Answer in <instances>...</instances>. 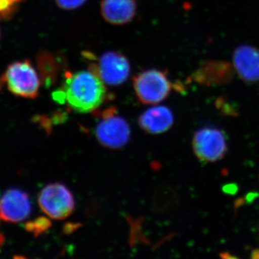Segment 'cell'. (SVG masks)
Segmentation results:
<instances>
[{
    "label": "cell",
    "instance_id": "obj_19",
    "mask_svg": "<svg viewBox=\"0 0 259 259\" xmlns=\"http://www.w3.org/2000/svg\"><path fill=\"white\" fill-rule=\"evenodd\" d=\"M221 256L224 258H236V256H234V255H231L229 253H221Z\"/></svg>",
    "mask_w": 259,
    "mask_h": 259
},
{
    "label": "cell",
    "instance_id": "obj_16",
    "mask_svg": "<svg viewBox=\"0 0 259 259\" xmlns=\"http://www.w3.org/2000/svg\"><path fill=\"white\" fill-rule=\"evenodd\" d=\"M238 190V185L234 183L227 184L223 187V192L225 194H229V195H235Z\"/></svg>",
    "mask_w": 259,
    "mask_h": 259
},
{
    "label": "cell",
    "instance_id": "obj_14",
    "mask_svg": "<svg viewBox=\"0 0 259 259\" xmlns=\"http://www.w3.org/2000/svg\"><path fill=\"white\" fill-rule=\"evenodd\" d=\"M51 223L46 218H40L35 221L29 223L26 226V228L28 231L32 232L34 234L38 235L42 232L47 231Z\"/></svg>",
    "mask_w": 259,
    "mask_h": 259
},
{
    "label": "cell",
    "instance_id": "obj_11",
    "mask_svg": "<svg viewBox=\"0 0 259 259\" xmlns=\"http://www.w3.org/2000/svg\"><path fill=\"white\" fill-rule=\"evenodd\" d=\"M139 122L145 132L151 134H162L173 125L174 115L168 107H153L140 116Z\"/></svg>",
    "mask_w": 259,
    "mask_h": 259
},
{
    "label": "cell",
    "instance_id": "obj_8",
    "mask_svg": "<svg viewBox=\"0 0 259 259\" xmlns=\"http://www.w3.org/2000/svg\"><path fill=\"white\" fill-rule=\"evenodd\" d=\"M31 212L28 194L18 189H11L0 198V218L10 223L27 219Z\"/></svg>",
    "mask_w": 259,
    "mask_h": 259
},
{
    "label": "cell",
    "instance_id": "obj_13",
    "mask_svg": "<svg viewBox=\"0 0 259 259\" xmlns=\"http://www.w3.org/2000/svg\"><path fill=\"white\" fill-rule=\"evenodd\" d=\"M22 0H0V19L11 18Z\"/></svg>",
    "mask_w": 259,
    "mask_h": 259
},
{
    "label": "cell",
    "instance_id": "obj_6",
    "mask_svg": "<svg viewBox=\"0 0 259 259\" xmlns=\"http://www.w3.org/2000/svg\"><path fill=\"white\" fill-rule=\"evenodd\" d=\"M42 212L54 220H64L75 208L74 196L66 186L54 183L42 189L38 197Z\"/></svg>",
    "mask_w": 259,
    "mask_h": 259
},
{
    "label": "cell",
    "instance_id": "obj_15",
    "mask_svg": "<svg viewBox=\"0 0 259 259\" xmlns=\"http://www.w3.org/2000/svg\"><path fill=\"white\" fill-rule=\"evenodd\" d=\"M58 6L61 9L71 10L79 8L87 0H56Z\"/></svg>",
    "mask_w": 259,
    "mask_h": 259
},
{
    "label": "cell",
    "instance_id": "obj_7",
    "mask_svg": "<svg viewBox=\"0 0 259 259\" xmlns=\"http://www.w3.org/2000/svg\"><path fill=\"white\" fill-rule=\"evenodd\" d=\"M89 70L98 75L106 84L118 86L128 78L131 66L125 56L116 51H108L102 54L97 64H91Z\"/></svg>",
    "mask_w": 259,
    "mask_h": 259
},
{
    "label": "cell",
    "instance_id": "obj_3",
    "mask_svg": "<svg viewBox=\"0 0 259 259\" xmlns=\"http://www.w3.org/2000/svg\"><path fill=\"white\" fill-rule=\"evenodd\" d=\"M12 93L25 98L35 99L38 95L40 79L31 63L16 61L8 66L4 76Z\"/></svg>",
    "mask_w": 259,
    "mask_h": 259
},
{
    "label": "cell",
    "instance_id": "obj_12",
    "mask_svg": "<svg viewBox=\"0 0 259 259\" xmlns=\"http://www.w3.org/2000/svg\"><path fill=\"white\" fill-rule=\"evenodd\" d=\"M61 61L59 58L51 52L42 51L37 57V69L42 81L50 87L57 81L61 70Z\"/></svg>",
    "mask_w": 259,
    "mask_h": 259
},
{
    "label": "cell",
    "instance_id": "obj_4",
    "mask_svg": "<svg viewBox=\"0 0 259 259\" xmlns=\"http://www.w3.org/2000/svg\"><path fill=\"white\" fill-rule=\"evenodd\" d=\"M100 115L102 120L95 128V136L99 143L111 149L125 146L131 138V129L127 121L116 115L115 107L107 109Z\"/></svg>",
    "mask_w": 259,
    "mask_h": 259
},
{
    "label": "cell",
    "instance_id": "obj_1",
    "mask_svg": "<svg viewBox=\"0 0 259 259\" xmlns=\"http://www.w3.org/2000/svg\"><path fill=\"white\" fill-rule=\"evenodd\" d=\"M61 90L64 102L79 113H88L97 110L107 97L105 83L98 75L89 69L66 72Z\"/></svg>",
    "mask_w": 259,
    "mask_h": 259
},
{
    "label": "cell",
    "instance_id": "obj_10",
    "mask_svg": "<svg viewBox=\"0 0 259 259\" xmlns=\"http://www.w3.org/2000/svg\"><path fill=\"white\" fill-rule=\"evenodd\" d=\"M136 0H102L101 13L107 23L122 25L132 21L136 15Z\"/></svg>",
    "mask_w": 259,
    "mask_h": 259
},
{
    "label": "cell",
    "instance_id": "obj_18",
    "mask_svg": "<svg viewBox=\"0 0 259 259\" xmlns=\"http://www.w3.org/2000/svg\"><path fill=\"white\" fill-rule=\"evenodd\" d=\"M251 258L253 259L259 258V249H255L252 252Z\"/></svg>",
    "mask_w": 259,
    "mask_h": 259
},
{
    "label": "cell",
    "instance_id": "obj_9",
    "mask_svg": "<svg viewBox=\"0 0 259 259\" xmlns=\"http://www.w3.org/2000/svg\"><path fill=\"white\" fill-rule=\"evenodd\" d=\"M237 74L247 83L259 81V50L250 46L237 48L233 56Z\"/></svg>",
    "mask_w": 259,
    "mask_h": 259
},
{
    "label": "cell",
    "instance_id": "obj_5",
    "mask_svg": "<svg viewBox=\"0 0 259 259\" xmlns=\"http://www.w3.org/2000/svg\"><path fill=\"white\" fill-rule=\"evenodd\" d=\"M192 147L199 161L205 163L219 161L228 151L226 134L218 127H202L194 134Z\"/></svg>",
    "mask_w": 259,
    "mask_h": 259
},
{
    "label": "cell",
    "instance_id": "obj_17",
    "mask_svg": "<svg viewBox=\"0 0 259 259\" xmlns=\"http://www.w3.org/2000/svg\"><path fill=\"white\" fill-rule=\"evenodd\" d=\"M259 196V194L258 192H250L248 194H246L243 200H244V202L245 203L250 204L251 202H253L254 201L255 198H257Z\"/></svg>",
    "mask_w": 259,
    "mask_h": 259
},
{
    "label": "cell",
    "instance_id": "obj_2",
    "mask_svg": "<svg viewBox=\"0 0 259 259\" xmlns=\"http://www.w3.org/2000/svg\"><path fill=\"white\" fill-rule=\"evenodd\" d=\"M171 83L166 72L148 69L136 75L134 88L138 99L145 105L160 103L168 96Z\"/></svg>",
    "mask_w": 259,
    "mask_h": 259
}]
</instances>
